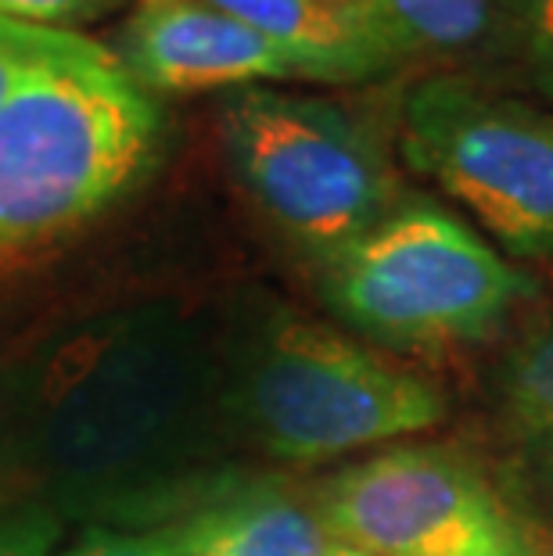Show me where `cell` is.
Returning <instances> with one entry per match:
<instances>
[{"label": "cell", "instance_id": "cell-1", "mask_svg": "<svg viewBox=\"0 0 553 556\" xmlns=\"http://www.w3.org/2000/svg\"><path fill=\"white\" fill-rule=\"evenodd\" d=\"M219 349L180 313H109L18 370V475L87 528H162L234 475Z\"/></svg>", "mask_w": 553, "mask_h": 556}, {"label": "cell", "instance_id": "cell-2", "mask_svg": "<svg viewBox=\"0 0 553 556\" xmlns=\"http://www.w3.org/2000/svg\"><path fill=\"white\" fill-rule=\"evenodd\" d=\"M162 112L98 40L47 29L0 101V255L79 227L148 173Z\"/></svg>", "mask_w": 553, "mask_h": 556}, {"label": "cell", "instance_id": "cell-3", "mask_svg": "<svg viewBox=\"0 0 553 556\" xmlns=\"http://www.w3.org/2000/svg\"><path fill=\"white\" fill-rule=\"evenodd\" d=\"M230 438L291 467L425 434L445 420L442 388L352 334L269 309L219 349Z\"/></svg>", "mask_w": 553, "mask_h": 556}, {"label": "cell", "instance_id": "cell-4", "mask_svg": "<svg viewBox=\"0 0 553 556\" xmlns=\"http://www.w3.org/2000/svg\"><path fill=\"white\" fill-rule=\"evenodd\" d=\"M234 184L313 269L345 252L406 194L399 137L367 104L238 87L219 101Z\"/></svg>", "mask_w": 553, "mask_h": 556}, {"label": "cell", "instance_id": "cell-5", "mask_svg": "<svg viewBox=\"0 0 553 556\" xmlns=\"http://www.w3.org/2000/svg\"><path fill=\"white\" fill-rule=\"evenodd\" d=\"M324 305L395 352H450L492 338L536 280L439 201L406 191L381 223L316 266Z\"/></svg>", "mask_w": 553, "mask_h": 556}, {"label": "cell", "instance_id": "cell-6", "mask_svg": "<svg viewBox=\"0 0 553 556\" xmlns=\"http://www.w3.org/2000/svg\"><path fill=\"white\" fill-rule=\"evenodd\" d=\"M399 159L507 255L553 258V109L464 73H431L399 104Z\"/></svg>", "mask_w": 553, "mask_h": 556}, {"label": "cell", "instance_id": "cell-7", "mask_svg": "<svg viewBox=\"0 0 553 556\" xmlns=\"http://www.w3.org/2000/svg\"><path fill=\"white\" fill-rule=\"evenodd\" d=\"M338 546L367 556H464L507 517L478 467L435 445H392L313 492Z\"/></svg>", "mask_w": 553, "mask_h": 556}, {"label": "cell", "instance_id": "cell-8", "mask_svg": "<svg viewBox=\"0 0 553 556\" xmlns=\"http://www.w3.org/2000/svg\"><path fill=\"white\" fill-rule=\"evenodd\" d=\"M115 58L151 98L305 79L296 58L209 0H134Z\"/></svg>", "mask_w": 553, "mask_h": 556}, {"label": "cell", "instance_id": "cell-9", "mask_svg": "<svg viewBox=\"0 0 553 556\" xmlns=\"http://www.w3.org/2000/svg\"><path fill=\"white\" fill-rule=\"evenodd\" d=\"M180 556H331L321 510L277 478L234 475L169 520Z\"/></svg>", "mask_w": 553, "mask_h": 556}, {"label": "cell", "instance_id": "cell-10", "mask_svg": "<svg viewBox=\"0 0 553 556\" xmlns=\"http://www.w3.org/2000/svg\"><path fill=\"white\" fill-rule=\"evenodd\" d=\"M209 4L296 58L310 83L349 87L403 68L378 26L341 8L338 0H209Z\"/></svg>", "mask_w": 553, "mask_h": 556}, {"label": "cell", "instance_id": "cell-11", "mask_svg": "<svg viewBox=\"0 0 553 556\" xmlns=\"http://www.w3.org/2000/svg\"><path fill=\"white\" fill-rule=\"evenodd\" d=\"M399 62H464L500 43V0H370Z\"/></svg>", "mask_w": 553, "mask_h": 556}, {"label": "cell", "instance_id": "cell-12", "mask_svg": "<svg viewBox=\"0 0 553 556\" xmlns=\"http://www.w3.org/2000/svg\"><path fill=\"white\" fill-rule=\"evenodd\" d=\"M500 413L525 467L553 503V319L503 359Z\"/></svg>", "mask_w": 553, "mask_h": 556}, {"label": "cell", "instance_id": "cell-13", "mask_svg": "<svg viewBox=\"0 0 553 556\" xmlns=\"http://www.w3.org/2000/svg\"><path fill=\"white\" fill-rule=\"evenodd\" d=\"M497 47L525 58L528 68L553 65V0H500Z\"/></svg>", "mask_w": 553, "mask_h": 556}, {"label": "cell", "instance_id": "cell-14", "mask_svg": "<svg viewBox=\"0 0 553 556\" xmlns=\"http://www.w3.org/2000/svg\"><path fill=\"white\" fill-rule=\"evenodd\" d=\"M62 514L43 500H26L0 514V556H54Z\"/></svg>", "mask_w": 553, "mask_h": 556}, {"label": "cell", "instance_id": "cell-15", "mask_svg": "<svg viewBox=\"0 0 553 556\" xmlns=\"http://www.w3.org/2000/svg\"><path fill=\"white\" fill-rule=\"evenodd\" d=\"M62 556H180L173 528H84Z\"/></svg>", "mask_w": 553, "mask_h": 556}, {"label": "cell", "instance_id": "cell-16", "mask_svg": "<svg viewBox=\"0 0 553 556\" xmlns=\"http://www.w3.org/2000/svg\"><path fill=\"white\" fill-rule=\"evenodd\" d=\"M104 0H0V18L33 29H68L98 15Z\"/></svg>", "mask_w": 553, "mask_h": 556}, {"label": "cell", "instance_id": "cell-17", "mask_svg": "<svg viewBox=\"0 0 553 556\" xmlns=\"http://www.w3.org/2000/svg\"><path fill=\"white\" fill-rule=\"evenodd\" d=\"M18 475V370L0 363V489Z\"/></svg>", "mask_w": 553, "mask_h": 556}, {"label": "cell", "instance_id": "cell-18", "mask_svg": "<svg viewBox=\"0 0 553 556\" xmlns=\"http://www.w3.org/2000/svg\"><path fill=\"white\" fill-rule=\"evenodd\" d=\"M47 37V29L18 26V22L0 18V101H4L8 87L15 83V76L26 68V62L40 51V43Z\"/></svg>", "mask_w": 553, "mask_h": 556}, {"label": "cell", "instance_id": "cell-19", "mask_svg": "<svg viewBox=\"0 0 553 556\" xmlns=\"http://www.w3.org/2000/svg\"><path fill=\"white\" fill-rule=\"evenodd\" d=\"M464 556H543V549H539V542L532 539V531L507 510V517Z\"/></svg>", "mask_w": 553, "mask_h": 556}, {"label": "cell", "instance_id": "cell-20", "mask_svg": "<svg viewBox=\"0 0 553 556\" xmlns=\"http://www.w3.org/2000/svg\"><path fill=\"white\" fill-rule=\"evenodd\" d=\"M528 83H532V90L539 93V98L553 104V65H546V68H528Z\"/></svg>", "mask_w": 553, "mask_h": 556}, {"label": "cell", "instance_id": "cell-21", "mask_svg": "<svg viewBox=\"0 0 553 556\" xmlns=\"http://www.w3.org/2000/svg\"><path fill=\"white\" fill-rule=\"evenodd\" d=\"M341 8H349V11H356V15H363L367 22H374V11H370V0H338ZM374 26H378V22H374ZM381 33V29H378ZM395 54V51H392Z\"/></svg>", "mask_w": 553, "mask_h": 556}, {"label": "cell", "instance_id": "cell-22", "mask_svg": "<svg viewBox=\"0 0 553 556\" xmlns=\"http://www.w3.org/2000/svg\"><path fill=\"white\" fill-rule=\"evenodd\" d=\"M331 556H367V553H356V549H349V546H338V542H335Z\"/></svg>", "mask_w": 553, "mask_h": 556}]
</instances>
